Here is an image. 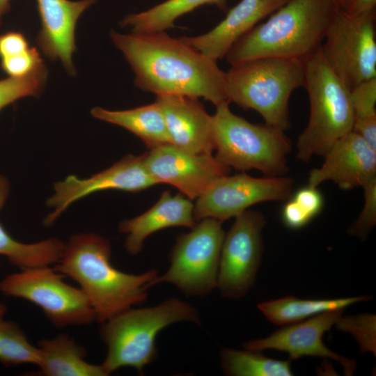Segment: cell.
<instances>
[{"instance_id":"obj_1","label":"cell","mask_w":376,"mask_h":376,"mask_svg":"<svg viewBox=\"0 0 376 376\" xmlns=\"http://www.w3.org/2000/svg\"><path fill=\"white\" fill-rule=\"evenodd\" d=\"M144 92L203 97L215 106L227 102L225 72L180 38L165 31L122 34L110 33Z\"/></svg>"},{"instance_id":"obj_2","label":"cell","mask_w":376,"mask_h":376,"mask_svg":"<svg viewBox=\"0 0 376 376\" xmlns=\"http://www.w3.org/2000/svg\"><path fill=\"white\" fill-rule=\"evenodd\" d=\"M109 241L94 233L73 235L54 269L76 281L102 323L116 314L143 304L148 283L158 276L155 269L141 274L121 272L111 263Z\"/></svg>"},{"instance_id":"obj_3","label":"cell","mask_w":376,"mask_h":376,"mask_svg":"<svg viewBox=\"0 0 376 376\" xmlns=\"http://www.w3.org/2000/svg\"><path fill=\"white\" fill-rule=\"evenodd\" d=\"M338 7L334 0H288L226 55L230 65L264 57L304 60L322 45Z\"/></svg>"},{"instance_id":"obj_4","label":"cell","mask_w":376,"mask_h":376,"mask_svg":"<svg viewBox=\"0 0 376 376\" xmlns=\"http://www.w3.org/2000/svg\"><path fill=\"white\" fill-rule=\"evenodd\" d=\"M181 321L200 324L196 309L176 298L152 307L129 308L101 323L100 336L107 347L101 365L107 375L123 367L139 373L157 357L155 339L167 326Z\"/></svg>"},{"instance_id":"obj_5","label":"cell","mask_w":376,"mask_h":376,"mask_svg":"<svg viewBox=\"0 0 376 376\" xmlns=\"http://www.w3.org/2000/svg\"><path fill=\"white\" fill-rule=\"evenodd\" d=\"M303 61L259 58L231 65L225 72L228 102L257 111L265 123L283 131L290 127L289 100L304 86Z\"/></svg>"},{"instance_id":"obj_6","label":"cell","mask_w":376,"mask_h":376,"mask_svg":"<svg viewBox=\"0 0 376 376\" xmlns=\"http://www.w3.org/2000/svg\"><path fill=\"white\" fill-rule=\"evenodd\" d=\"M302 61L310 116L297 139V157L307 162L315 155L324 157L352 130L354 113L350 89L329 67L320 47Z\"/></svg>"},{"instance_id":"obj_7","label":"cell","mask_w":376,"mask_h":376,"mask_svg":"<svg viewBox=\"0 0 376 376\" xmlns=\"http://www.w3.org/2000/svg\"><path fill=\"white\" fill-rule=\"evenodd\" d=\"M212 136L217 159L244 172L256 169L267 176L283 175L291 142L285 131L267 124H253L233 113L229 102L216 106Z\"/></svg>"},{"instance_id":"obj_8","label":"cell","mask_w":376,"mask_h":376,"mask_svg":"<svg viewBox=\"0 0 376 376\" xmlns=\"http://www.w3.org/2000/svg\"><path fill=\"white\" fill-rule=\"evenodd\" d=\"M221 222L205 218L179 235L169 256L170 266L148 288L164 282L175 285L187 296L203 297L217 288L221 247L225 237Z\"/></svg>"},{"instance_id":"obj_9","label":"cell","mask_w":376,"mask_h":376,"mask_svg":"<svg viewBox=\"0 0 376 376\" xmlns=\"http://www.w3.org/2000/svg\"><path fill=\"white\" fill-rule=\"evenodd\" d=\"M64 275L49 265L22 269L7 275L0 290L40 307L57 327L86 325L96 320L95 311L81 288L63 281Z\"/></svg>"},{"instance_id":"obj_10","label":"cell","mask_w":376,"mask_h":376,"mask_svg":"<svg viewBox=\"0 0 376 376\" xmlns=\"http://www.w3.org/2000/svg\"><path fill=\"white\" fill-rule=\"evenodd\" d=\"M323 41L326 61L350 90L376 77L375 11L352 16L338 8Z\"/></svg>"},{"instance_id":"obj_11","label":"cell","mask_w":376,"mask_h":376,"mask_svg":"<svg viewBox=\"0 0 376 376\" xmlns=\"http://www.w3.org/2000/svg\"><path fill=\"white\" fill-rule=\"evenodd\" d=\"M294 180L283 175L255 178L244 172L217 180L196 199V221L211 218L223 222L236 217L251 206L290 198Z\"/></svg>"},{"instance_id":"obj_12","label":"cell","mask_w":376,"mask_h":376,"mask_svg":"<svg viewBox=\"0 0 376 376\" xmlns=\"http://www.w3.org/2000/svg\"><path fill=\"white\" fill-rule=\"evenodd\" d=\"M265 223L262 213L247 210L235 217L225 234L217 285L222 296L240 298L254 285L263 255Z\"/></svg>"},{"instance_id":"obj_13","label":"cell","mask_w":376,"mask_h":376,"mask_svg":"<svg viewBox=\"0 0 376 376\" xmlns=\"http://www.w3.org/2000/svg\"><path fill=\"white\" fill-rule=\"evenodd\" d=\"M143 157L148 172L157 184L171 185L191 201L230 171L212 153H194L171 143L149 149Z\"/></svg>"},{"instance_id":"obj_14","label":"cell","mask_w":376,"mask_h":376,"mask_svg":"<svg viewBox=\"0 0 376 376\" xmlns=\"http://www.w3.org/2000/svg\"><path fill=\"white\" fill-rule=\"evenodd\" d=\"M157 182L148 172L143 154L128 155L109 168L86 179L69 175L54 185V194L48 199L49 207H54L45 219L46 226L52 225L72 203L97 191L116 189L137 192Z\"/></svg>"},{"instance_id":"obj_15","label":"cell","mask_w":376,"mask_h":376,"mask_svg":"<svg viewBox=\"0 0 376 376\" xmlns=\"http://www.w3.org/2000/svg\"><path fill=\"white\" fill-rule=\"evenodd\" d=\"M343 311L324 312L301 322L283 326L266 338L245 343L244 347L259 351L276 350L286 352L292 359L304 357L333 359L343 366L347 375H350L356 369L355 362L329 349L322 340L324 334L339 322Z\"/></svg>"},{"instance_id":"obj_16","label":"cell","mask_w":376,"mask_h":376,"mask_svg":"<svg viewBox=\"0 0 376 376\" xmlns=\"http://www.w3.org/2000/svg\"><path fill=\"white\" fill-rule=\"evenodd\" d=\"M324 157L323 164L310 171L308 185L318 187L330 180L347 190L376 178V150L353 130L340 138Z\"/></svg>"},{"instance_id":"obj_17","label":"cell","mask_w":376,"mask_h":376,"mask_svg":"<svg viewBox=\"0 0 376 376\" xmlns=\"http://www.w3.org/2000/svg\"><path fill=\"white\" fill-rule=\"evenodd\" d=\"M171 143L194 153H212V116L198 98L175 94L157 95Z\"/></svg>"},{"instance_id":"obj_18","label":"cell","mask_w":376,"mask_h":376,"mask_svg":"<svg viewBox=\"0 0 376 376\" xmlns=\"http://www.w3.org/2000/svg\"><path fill=\"white\" fill-rule=\"evenodd\" d=\"M96 0H36L41 29L36 41L51 60L60 59L65 70L76 74L72 54L76 51L75 29L84 10Z\"/></svg>"},{"instance_id":"obj_19","label":"cell","mask_w":376,"mask_h":376,"mask_svg":"<svg viewBox=\"0 0 376 376\" xmlns=\"http://www.w3.org/2000/svg\"><path fill=\"white\" fill-rule=\"evenodd\" d=\"M288 0H241L230 8L226 17L210 31L197 36L180 38L217 62L261 19L272 14Z\"/></svg>"},{"instance_id":"obj_20","label":"cell","mask_w":376,"mask_h":376,"mask_svg":"<svg viewBox=\"0 0 376 376\" xmlns=\"http://www.w3.org/2000/svg\"><path fill=\"white\" fill-rule=\"evenodd\" d=\"M194 208L192 201L180 192L173 195L170 191H164L149 210L120 223V232L127 235V251L132 255L138 254L146 239L162 229L176 226L191 228L196 224Z\"/></svg>"},{"instance_id":"obj_21","label":"cell","mask_w":376,"mask_h":376,"mask_svg":"<svg viewBox=\"0 0 376 376\" xmlns=\"http://www.w3.org/2000/svg\"><path fill=\"white\" fill-rule=\"evenodd\" d=\"M38 373L45 376H105L101 365L88 363L86 350L68 334L38 343Z\"/></svg>"},{"instance_id":"obj_22","label":"cell","mask_w":376,"mask_h":376,"mask_svg":"<svg viewBox=\"0 0 376 376\" xmlns=\"http://www.w3.org/2000/svg\"><path fill=\"white\" fill-rule=\"evenodd\" d=\"M91 113L99 120L127 130L140 138L149 149L171 143L162 111L156 102L120 111L97 107Z\"/></svg>"},{"instance_id":"obj_23","label":"cell","mask_w":376,"mask_h":376,"mask_svg":"<svg viewBox=\"0 0 376 376\" xmlns=\"http://www.w3.org/2000/svg\"><path fill=\"white\" fill-rule=\"evenodd\" d=\"M8 190V180L0 175V210L7 199ZM64 247L65 244L56 238L31 244L19 242L0 224V256L6 257L10 263L21 270L56 264Z\"/></svg>"},{"instance_id":"obj_24","label":"cell","mask_w":376,"mask_h":376,"mask_svg":"<svg viewBox=\"0 0 376 376\" xmlns=\"http://www.w3.org/2000/svg\"><path fill=\"white\" fill-rule=\"evenodd\" d=\"M370 299L372 297L367 295L321 299H299L287 296L261 302L258 308L272 323L285 326L324 312L344 310L350 305Z\"/></svg>"},{"instance_id":"obj_25","label":"cell","mask_w":376,"mask_h":376,"mask_svg":"<svg viewBox=\"0 0 376 376\" xmlns=\"http://www.w3.org/2000/svg\"><path fill=\"white\" fill-rule=\"evenodd\" d=\"M226 0H166L146 11L130 14L120 22L133 33H149L165 31L174 26L180 16L205 4L224 7Z\"/></svg>"},{"instance_id":"obj_26","label":"cell","mask_w":376,"mask_h":376,"mask_svg":"<svg viewBox=\"0 0 376 376\" xmlns=\"http://www.w3.org/2000/svg\"><path fill=\"white\" fill-rule=\"evenodd\" d=\"M224 372L233 376H290L289 361L268 358L261 351L224 348L221 352Z\"/></svg>"},{"instance_id":"obj_27","label":"cell","mask_w":376,"mask_h":376,"mask_svg":"<svg viewBox=\"0 0 376 376\" xmlns=\"http://www.w3.org/2000/svg\"><path fill=\"white\" fill-rule=\"evenodd\" d=\"M38 347L33 345L17 324L0 319V362L5 366L38 365Z\"/></svg>"},{"instance_id":"obj_28","label":"cell","mask_w":376,"mask_h":376,"mask_svg":"<svg viewBox=\"0 0 376 376\" xmlns=\"http://www.w3.org/2000/svg\"><path fill=\"white\" fill-rule=\"evenodd\" d=\"M47 79V68L44 62L26 76L1 79L0 111L22 97L39 95L45 87Z\"/></svg>"},{"instance_id":"obj_29","label":"cell","mask_w":376,"mask_h":376,"mask_svg":"<svg viewBox=\"0 0 376 376\" xmlns=\"http://www.w3.org/2000/svg\"><path fill=\"white\" fill-rule=\"evenodd\" d=\"M364 205L357 221L349 229V234L365 238L376 224V178L364 187Z\"/></svg>"},{"instance_id":"obj_30","label":"cell","mask_w":376,"mask_h":376,"mask_svg":"<svg viewBox=\"0 0 376 376\" xmlns=\"http://www.w3.org/2000/svg\"><path fill=\"white\" fill-rule=\"evenodd\" d=\"M350 91L354 118L376 115V77L363 81Z\"/></svg>"},{"instance_id":"obj_31","label":"cell","mask_w":376,"mask_h":376,"mask_svg":"<svg viewBox=\"0 0 376 376\" xmlns=\"http://www.w3.org/2000/svg\"><path fill=\"white\" fill-rule=\"evenodd\" d=\"M42 63L39 52L34 47L23 53L0 58L1 70L11 77L26 76Z\"/></svg>"},{"instance_id":"obj_32","label":"cell","mask_w":376,"mask_h":376,"mask_svg":"<svg viewBox=\"0 0 376 376\" xmlns=\"http://www.w3.org/2000/svg\"><path fill=\"white\" fill-rule=\"evenodd\" d=\"M312 219L322 211L324 198L318 187L307 185L298 189L292 198Z\"/></svg>"},{"instance_id":"obj_33","label":"cell","mask_w":376,"mask_h":376,"mask_svg":"<svg viewBox=\"0 0 376 376\" xmlns=\"http://www.w3.org/2000/svg\"><path fill=\"white\" fill-rule=\"evenodd\" d=\"M29 48L26 36L21 32L8 31L0 34V58L23 53Z\"/></svg>"},{"instance_id":"obj_34","label":"cell","mask_w":376,"mask_h":376,"mask_svg":"<svg viewBox=\"0 0 376 376\" xmlns=\"http://www.w3.org/2000/svg\"><path fill=\"white\" fill-rule=\"evenodd\" d=\"M281 219L286 227L294 230L306 226L312 220L292 198H288L284 205Z\"/></svg>"},{"instance_id":"obj_35","label":"cell","mask_w":376,"mask_h":376,"mask_svg":"<svg viewBox=\"0 0 376 376\" xmlns=\"http://www.w3.org/2000/svg\"><path fill=\"white\" fill-rule=\"evenodd\" d=\"M352 130L376 150V115L354 118Z\"/></svg>"},{"instance_id":"obj_36","label":"cell","mask_w":376,"mask_h":376,"mask_svg":"<svg viewBox=\"0 0 376 376\" xmlns=\"http://www.w3.org/2000/svg\"><path fill=\"white\" fill-rule=\"evenodd\" d=\"M376 0H352L345 11L352 16H360L375 11Z\"/></svg>"},{"instance_id":"obj_37","label":"cell","mask_w":376,"mask_h":376,"mask_svg":"<svg viewBox=\"0 0 376 376\" xmlns=\"http://www.w3.org/2000/svg\"><path fill=\"white\" fill-rule=\"evenodd\" d=\"M10 0H0V25L3 17L6 14L10 9Z\"/></svg>"},{"instance_id":"obj_38","label":"cell","mask_w":376,"mask_h":376,"mask_svg":"<svg viewBox=\"0 0 376 376\" xmlns=\"http://www.w3.org/2000/svg\"><path fill=\"white\" fill-rule=\"evenodd\" d=\"M334 1L339 8L346 11L348 9L352 0H334Z\"/></svg>"},{"instance_id":"obj_39","label":"cell","mask_w":376,"mask_h":376,"mask_svg":"<svg viewBox=\"0 0 376 376\" xmlns=\"http://www.w3.org/2000/svg\"><path fill=\"white\" fill-rule=\"evenodd\" d=\"M6 312V307L5 305L0 304V319L3 318Z\"/></svg>"}]
</instances>
